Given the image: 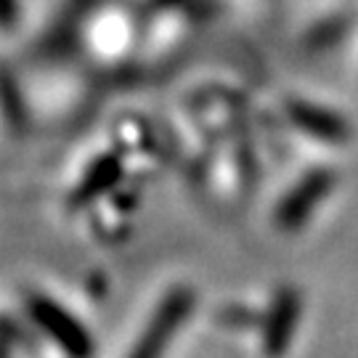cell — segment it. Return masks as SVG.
Instances as JSON below:
<instances>
[{"mask_svg": "<svg viewBox=\"0 0 358 358\" xmlns=\"http://www.w3.org/2000/svg\"><path fill=\"white\" fill-rule=\"evenodd\" d=\"M16 345V324L11 316H0V358H11Z\"/></svg>", "mask_w": 358, "mask_h": 358, "instance_id": "6", "label": "cell"}, {"mask_svg": "<svg viewBox=\"0 0 358 358\" xmlns=\"http://www.w3.org/2000/svg\"><path fill=\"white\" fill-rule=\"evenodd\" d=\"M196 306V294L189 287H176L159 300L152 319L146 321L143 332L138 334L136 345L128 353V358H165L170 340L180 332V327L192 316Z\"/></svg>", "mask_w": 358, "mask_h": 358, "instance_id": "1", "label": "cell"}, {"mask_svg": "<svg viewBox=\"0 0 358 358\" xmlns=\"http://www.w3.org/2000/svg\"><path fill=\"white\" fill-rule=\"evenodd\" d=\"M117 165L115 162H109V159H103V162H99V167L93 170V176L88 178V183L80 189V196H88V194H96L101 186H109V183H115L117 180Z\"/></svg>", "mask_w": 358, "mask_h": 358, "instance_id": "5", "label": "cell"}, {"mask_svg": "<svg viewBox=\"0 0 358 358\" xmlns=\"http://www.w3.org/2000/svg\"><path fill=\"white\" fill-rule=\"evenodd\" d=\"M334 186L332 170H316L306 180H300L292 192L287 194L279 210H276V223L282 229H300L308 220V215L316 210V205L324 202V196Z\"/></svg>", "mask_w": 358, "mask_h": 358, "instance_id": "3", "label": "cell"}, {"mask_svg": "<svg viewBox=\"0 0 358 358\" xmlns=\"http://www.w3.org/2000/svg\"><path fill=\"white\" fill-rule=\"evenodd\" d=\"M27 310L40 332H45L69 358H93V337L80 321L45 294H29Z\"/></svg>", "mask_w": 358, "mask_h": 358, "instance_id": "2", "label": "cell"}, {"mask_svg": "<svg viewBox=\"0 0 358 358\" xmlns=\"http://www.w3.org/2000/svg\"><path fill=\"white\" fill-rule=\"evenodd\" d=\"M297 316H300V297L292 289L279 292V297L273 300V308L268 313V324H266V350L268 356H282L297 327Z\"/></svg>", "mask_w": 358, "mask_h": 358, "instance_id": "4", "label": "cell"}]
</instances>
